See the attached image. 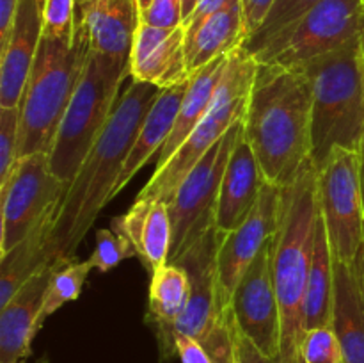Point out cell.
Returning a JSON list of instances; mask_svg holds the SVG:
<instances>
[{
	"mask_svg": "<svg viewBox=\"0 0 364 363\" xmlns=\"http://www.w3.org/2000/svg\"><path fill=\"white\" fill-rule=\"evenodd\" d=\"M160 91L162 89L156 85L132 80L119 96L109 123L85 157L57 209L48 242L52 260L73 258L100 212L114 199V187L128 152Z\"/></svg>",
	"mask_w": 364,
	"mask_h": 363,
	"instance_id": "obj_1",
	"label": "cell"
},
{
	"mask_svg": "<svg viewBox=\"0 0 364 363\" xmlns=\"http://www.w3.org/2000/svg\"><path fill=\"white\" fill-rule=\"evenodd\" d=\"M313 95L302 68L258 63L244 135L267 182L288 187L311 160Z\"/></svg>",
	"mask_w": 364,
	"mask_h": 363,
	"instance_id": "obj_2",
	"label": "cell"
},
{
	"mask_svg": "<svg viewBox=\"0 0 364 363\" xmlns=\"http://www.w3.org/2000/svg\"><path fill=\"white\" fill-rule=\"evenodd\" d=\"M318 216V171L309 160L297 180L283 187L279 226L274 237L272 270L281 310L279 363H302V312Z\"/></svg>",
	"mask_w": 364,
	"mask_h": 363,
	"instance_id": "obj_3",
	"label": "cell"
},
{
	"mask_svg": "<svg viewBox=\"0 0 364 363\" xmlns=\"http://www.w3.org/2000/svg\"><path fill=\"white\" fill-rule=\"evenodd\" d=\"M311 84V162L316 169L334 149L361 152L364 141L363 39L302 66Z\"/></svg>",
	"mask_w": 364,
	"mask_h": 363,
	"instance_id": "obj_4",
	"label": "cell"
},
{
	"mask_svg": "<svg viewBox=\"0 0 364 363\" xmlns=\"http://www.w3.org/2000/svg\"><path fill=\"white\" fill-rule=\"evenodd\" d=\"M89 53L91 45L82 27H75L73 43L70 45L41 38L18 105V159L34 153H50L60 121L85 70Z\"/></svg>",
	"mask_w": 364,
	"mask_h": 363,
	"instance_id": "obj_5",
	"label": "cell"
},
{
	"mask_svg": "<svg viewBox=\"0 0 364 363\" xmlns=\"http://www.w3.org/2000/svg\"><path fill=\"white\" fill-rule=\"evenodd\" d=\"M127 77H130L128 60L91 50L48 153L50 169L64 184H71L109 123Z\"/></svg>",
	"mask_w": 364,
	"mask_h": 363,
	"instance_id": "obj_6",
	"label": "cell"
},
{
	"mask_svg": "<svg viewBox=\"0 0 364 363\" xmlns=\"http://www.w3.org/2000/svg\"><path fill=\"white\" fill-rule=\"evenodd\" d=\"M256 71L258 63L245 52L244 46L231 53L226 73L217 88L213 103L206 116L199 121L198 127L185 139L176 153L162 167L155 169L135 199H160L164 203L173 199L174 192L191 173L192 167L235 123L244 121Z\"/></svg>",
	"mask_w": 364,
	"mask_h": 363,
	"instance_id": "obj_7",
	"label": "cell"
},
{
	"mask_svg": "<svg viewBox=\"0 0 364 363\" xmlns=\"http://www.w3.org/2000/svg\"><path fill=\"white\" fill-rule=\"evenodd\" d=\"M364 38L361 0H320L255 53L256 63L302 68L309 60Z\"/></svg>",
	"mask_w": 364,
	"mask_h": 363,
	"instance_id": "obj_8",
	"label": "cell"
},
{
	"mask_svg": "<svg viewBox=\"0 0 364 363\" xmlns=\"http://www.w3.org/2000/svg\"><path fill=\"white\" fill-rule=\"evenodd\" d=\"M244 132V121L235 123L185 177L167 203L173 226L169 262H176L205 235L217 228L220 185L235 144Z\"/></svg>",
	"mask_w": 364,
	"mask_h": 363,
	"instance_id": "obj_9",
	"label": "cell"
},
{
	"mask_svg": "<svg viewBox=\"0 0 364 363\" xmlns=\"http://www.w3.org/2000/svg\"><path fill=\"white\" fill-rule=\"evenodd\" d=\"M363 153L334 149L318 171V206L331 251L338 262L355 265L364 248Z\"/></svg>",
	"mask_w": 364,
	"mask_h": 363,
	"instance_id": "obj_10",
	"label": "cell"
},
{
	"mask_svg": "<svg viewBox=\"0 0 364 363\" xmlns=\"http://www.w3.org/2000/svg\"><path fill=\"white\" fill-rule=\"evenodd\" d=\"M68 187L50 169L48 153L16 160L7 182L0 185V256L55 216Z\"/></svg>",
	"mask_w": 364,
	"mask_h": 363,
	"instance_id": "obj_11",
	"label": "cell"
},
{
	"mask_svg": "<svg viewBox=\"0 0 364 363\" xmlns=\"http://www.w3.org/2000/svg\"><path fill=\"white\" fill-rule=\"evenodd\" d=\"M283 187L267 182L247 219L230 233H223L217 251V299L220 312H230L235 288L256 256L269 244L279 226Z\"/></svg>",
	"mask_w": 364,
	"mask_h": 363,
	"instance_id": "obj_12",
	"label": "cell"
},
{
	"mask_svg": "<svg viewBox=\"0 0 364 363\" xmlns=\"http://www.w3.org/2000/svg\"><path fill=\"white\" fill-rule=\"evenodd\" d=\"M276 237V235H274ZM274 238L262 249L231 298L235 324L269 358L279 362L281 310L272 270Z\"/></svg>",
	"mask_w": 364,
	"mask_h": 363,
	"instance_id": "obj_13",
	"label": "cell"
},
{
	"mask_svg": "<svg viewBox=\"0 0 364 363\" xmlns=\"http://www.w3.org/2000/svg\"><path fill=\"white\" fill-rule=\"evenodd\" d=\"M185 39L187 32L183 25L176 28L139 25L128 60L132 80L146 82L160 89L191 80Z\"/></svg>",
	"mask_w": 364,
	"mask_h": 363,
	"instance_id": "obj_14",
	"label": "cell"
},
{
	"mask_svg": "<svg viewBox=\"0 0 364 363\" xmlns=\"http://www.w3.org/2000/svg\"><path fill=\"white\" fill-rule=\"evenodd\" d=\"M55 269L57 258L36 273L0 308V363H23L31 354L32 340L41 330L43 301Z\"/></svg>",
	"mask_w": 364,
	"mask_h": 363,
	"instance_id": "obj_15",
	"label": "cell"
},
{
	"mask_svg": "<svg viewBox=\"0 0 364 363\" xmlns=\"http://www.w3.org/2000/svg\"><path fill=\"white\" fill-rule=\"evenodd\" d=\"M45 0H20L13 34L0 52V107H18L43 38Z\"/></svg>",
	"mask_w": 364,
	"mask_h": 363,
	"instance_id": "obj_16",
	"label": "cell"
},
{
	"mask_svg": "<svg viewBox=\"0 0 364 363\" xmlns=\"http://www.w3.org/2000/svg\"><path fill=\"white\" fill-rule=\"evenodd\" d=\"M139 25V0H87L75 11V27L84 28L92 52L116 59L130 60Z\"/></svg>",
	"mask_w": 364,
	"mask_h": 363,
	"instance_id": "obj_17",
	"label": "cell"
},
{
	"mask_svg": "<svg viewBox=\"0 0 364 363\" xmlns=\"http://www.w3.org/2000/svg\"><path fill=\"white\" fill-rule=\"evenodd\" d=\"M265 184L262 166L242 132L224 171L217 206V230L223 233L237 230L252 212Z\"/></svg>",
	"mask_w": 364,
	"mask_h": 363,
	"instance_id": "obj_18",
	"label": "cell"
},
{
	"mask_svg": "<svg viewBox=\"0 0 364 363\" xmlns=\"http://www.w3.org/2000/svg\"><path fill=\"white\" fill-rule=\"evenodd\" d=\"M112 228L132 242L137 258L149 274L169 263L173 226L167 203L135 199L128 212L114 217Z\"/></svg>",
	"mask_w": 364,
	"mask_h": 363,
	"instance_id": "obj_19",
	"label": "cell"
},
{
	"mask_svg": "<svg viewBox=\"0 0 364 363\" xmlns=\"http://www.w3.org/2000/svg\"><path fill=\"white\" fill-rule=\"evenodd\" d=\"M188 82L162 89L159 98L153 102L151 109L146 114L144 121H142L141 128L137 132V137H135L134 144L128 152L127 160H124L123 169H121L119 178H117L116 187H114V198L130 184L132 178L153 159L155 153L159 157V153L162 152L164 144H166L171 132H173L174 121H176L181 100L187 93Z\"/></svg>",
	"mask_w": 364,
	"mask_h": 363,
	"instance_id": "obj_20",
	"label": "cell"
},
{
	"mask_svg": "<svg viewBox=\"0 0 364 363\" xmlns=\"http://www.w3.org/2000/svg\"><path fill=\"white\" fill-rule=\"evenodd\" d=\"M333 330L343 363H364V292L358 265L334 260Z\"/></svg>",
	"mask_w": 364,
	"mask_h": 363,
	"instance_id": "obj_21",
	"label": "cell"
},
{
	"mask_svg": "<svg viewBox=\"0 0 364 363\" xmlns=\"http://www.w3.org/2000/svg\"><path fill=\"white\" fill-rule=\"evenodd\" d=\"M245 45L242 0L230 4L187 32L185 52L191 75L223 56H231Z\"/></svg>",
	"mask_w": 364,
	"mask_h": 363,
	"instance_id": "obj_22",
	"label": "cell"
},
{
	"mask_svg": "<svg viewBox=\"0 0 364 363\" xmlns=\"http://www.w3.org/2000/svg\"><path fill=\"white\" fill-rule=\"evenodd\" d=\"M228 63H230V56H223L192 75L187 93L181 100L173 132L164 144L162 152L156 157V169L162 167L176 153V149L183 144L185 139L198 127L199 121L206 116L213 103L217 88H219L220 80L226 73Z\"/></svg>",
	"mask_w": 364,
	"mask_h": 363,
	"instance_id": "obj_23",
	"label": "cell"
},
{
	"mask_svg": "<svg viewBox=\"0 0 364 363\" xmlns=\"http://www.w3.org/2000/svg\"><path fill=\"white\" fill-rule=\"evenodd\" d=\"M334 313V256L322 216H318L313 260L304 295V333L316 327L333 326Z\"/></svg>",
	"mask_w": 364,
	"mask_h": 363,
	"instance_id": "obj_24",
	"label": "cell"
},
{
	"mask_svg": "<svg viewBox=\"0 0 364 363\" xmlns=\"http://www.w3.org/2000/svg\"><path fill=\"white\" fill-rule=\"evenodd\" d=\"M53 219L55 216L48 217L25 241L0 256V308L6 306L36 273L53 262L48 255Z\"/></svg>",
	"mask_w": 364,
	"mask_h": 363,
	"instance_id": "obj_25",
	"label": "cell"
},
{
	"mask_svg": "<svg viewBox=\"0 0 364 363\" xmlns=\"http://www.w3.org/2000/svg\"><path fill=\"white\" fill-rule=\"evenodd\" d=\"M191 301V278L180 263H166L149 283V315L156 338L162 337Z\"/></svg>",
	"mask_w": 364,
	"mask_h": 363,
	"instance_id": "obj_26",
	"label": "cell"
},
{
	"mask_svg": "<svg viewBox=\"0 0 364 363\" xmlns=\"http://www.w3.org/2000/svg\"><path fill=\"white\" fill-rule=\"evenodd\" d=\"M92 265L89 260L78 262L73 258H57V269L50 280L48 290H46L45 301H43L41 315H39V324H45L50 315L63 308L64 305L71 301H77L84 288L85 280L89 276V270Z\"/></svg>",
	"mask_w": 364,
	"mask_h": 363,
	"instance_id": "obj_27",
	"label": "cell"
},
{
	"mask_svg": "<svg viewBox=\"0 0 364 363\" xmlns=\"http://www.w3.org/2000/svg\"><path fill=\"white\" fill-rule=\"evenodd\" d=\"M320 0H276L272 9L267 14L262 27L245 41L244 50L249 56H255L259 48L267 45L274 36L279 34L287 27L304 16L311 7H315Z\"/></svg>",
	"mask_w": 364,
	"mask_h": 363,
	"instance_id": "obj_28",
	"label": "cell"
},
{
	"mask_svg": "<svg viewBox=\"0 0 364 363\" xmlns=\"http://www.w3.org/2000/svg\"><path fill=\"white\" fill-rule=\"evenodd\" d=\"M134 256H137V253L124 235L114 228H103L96 231V244L89 256V263L100 273H109L121 262Z\"/></svg>",
	"mask_w": 364,
	"mask_h": 363,
	"instance_id": "obj_29",
	"label": "cell"
},
{
	"mask_svg": "<svg viewBox=\"0 0 364 363\" xmlns=\"http://www.w3.org/2000/svg\"><path fill=\"white\" fill-rule=\"evenodd\" d=\"M301 362L343 363V352L333 326L306 331L301 344Z\"/></svg>",
	"mask_w": 364,
	"mask_h": 363,
	"instance_id": "obj_30",
	"label": "cell"
},
{
	"mask_svg": "<svg viewBox=\"0 0 364 363\" xmlns=\"http://www.w3.org/2000/svg\"><path fill=\"white\" fill-rule=\"evenodd\" d=\"M75 0H45L43 7V38L60 43H73Z\"/></svg>",
	"mask_w": 364,
	"mask_h": 363,
	"instance_id": "obj_31",
	"label": "cell"
},
{
	"mask_svg": "<svg viewBox=\"0 0 364 363\" xmlns=\"http://www.w3.org/2000/svg\"><path fill=\"white\" fill-rule=\"evenodd\" d=\"M20 107H0V185L6 184L18 160Z\"/></svg>",
	"mask_w": 364,
	"mask_h": 363,
	"instance_id": "obj_32",
	"label": "cell"
},
{
	"mask_svg": "<svg viewBox=\"0 0 364 363\" xmlns=\"http://www.w3.org/2000/svg\"><path fill=\"white\" fill-rule=\"evenodd\" d=\"M141 23L160 28H176L183 25V0H151L141 11Z\"/></svg>",
	"mask_w": 364,
	"mask_h": 363,
	"instance_id": "obj_33",
	"label": "cell"
},
{
	"mask_svg": "<svg viewBox=\"0 0 364 363\" xmlns=\"http://www.w3.org/2000/svg\"><path fill=\"white\" fill-rule=\"evenodd\" d=\"M276 0H242V13H244L245 41L262 27L267 14L272 9Z\"/></svg>",
	"mask_w": 364,
	"mask_h": 363,
	"instance_id": "obj_34",
	"label": "cell"
},
{
	"mask_svg": "<svg viewBox=\"0 0 364 363\" xmlns=\"http://www.w3.org/2000/svg\"><path fill=\"white\" fill-rule=\"evenodd\" d=\"M233 2H237V0H198L194 9H192V13L188 14L183 21L185 32L194 31L203 20H206V18L212 16V14L219 13L220 9H224V7H228Z\"/></svg>",
	"mask_w": 364,
	"mask_h": 363,
	"instance_id": "obj_35",
	"label": "cell"
},
{
	"mask_svg": "<svg viewBox=\"0 0 364 363\" xmlns=\"http://www.w3.org/2000/svg\"><path fill=\"white\" fill-rule=\"evenodd\" d=\"M176 354L181 363H215L205 347L191 337H176Z\"/></svg>",
	"mask_w": 364,
	"mask_h": 363,
	"instance_id": "obj_36",
	"label": "cell"
},
{
	"mask_svg": "<svg viewBox=\"0 0 364 363\" xmlns=\"http://www.w3.org/2000/svg\"><path fill=\"white\" fill-rule=\"evenodd\" d=\"M235 352H237L238 363H279L277 359L263 354L249 338L240 333L237 324H235Z\"/></svg>",
	"mask_w": 364,
	"mask_h": 363,
	"instance_id": "obj_37",
	"label": "cell"
},
{
	"mask_svg": "<svg viewBox=\"0 0 364 363\" xmlns=\"http://www.w3.org/2000/svg\"><path fill=\"white\" fill-rule=\"evenodd\" d=\"M20 0H0V52L6 48L13 34Z\"/></svg>",
	"mask_w": 364,
	"mask_h": 363,
	"instance_id": "obj_38",
	"label": "cell"
},
{
	"mask_svg": "<svg viewBox=\"0 0 364 363\" xmlns=\"http://www.w3.org/2000/svg\"><path fill=\"white\" fill-rule=\"evenodd\" d=\"M355 265H358L359 280H361V287H363V292H364V248H363L361 255H359V258H358V263H355Z\"/></svg>",
	"mask_w": 364,
	"mask_h": 363,
	"instance_id": "obj_39",
	"label": "cell"
},
{
	"mask_svg": "<svg viewBox=\"0 0 364 363\" xmlns=\"http://www.w3.org/2000/svg\"><path fill=\"white\" fill-rule=\"evenodd\" d=\"M196 2H198V0H183V21H185V18L192 13Z\"/></svg>",
	"mask_w": 364,
	"mask_h": 363,
	"instance_id": "obj_40",
	"label": "cell"
},
{
	"mask_svg": "<svg viewBox=\"0 0 364 363\" xmlns=\"http://www.w3.org/2000/svg\"><path fill=\"white\" fill-rule=\"evenodd\" d=\"M149 2H151V0H139V9H146V7L149 6Z\"/></svg>",
	"mask_w": 364,
	"mask_h": 363,
	"instance_id": "obj_41",
	"label": "cell"
},
{
	"mask_svg": "<svg viewBox=\"0 0 364 363\" xmlns=\"http://www.w3.org/2000/svg\"><path fill=\"white\" fill-rule=\"evenodd\" d=\"M85 2H87V0H75V6H77V9H80V7L84 6ZM77 9H75V11H77Z\"/></svg>",
	"mask_w": 364,
	"mask_h": 363,
	"instance_id": "obj_42",
	"label": "cell"
},
{
	"mask_svg": "<svg viewBox=\"0 0 364 363\" xmlns=\"http://www.w3.org/2000/svg\"><path fill=\"white\" fill-rule=\"evenodd\" d=\"M361 173H363V198H364V157H363V169H361Z\"/></svg>",
	"mask_w": 364,
	"mask_h": 363,
	"instance_id": "obj_43",
	"label": "cell"
},
{
	"mask_svg": "<svg viewBox=\"0 0 364 363\" xmlns=\"http://www.w3.org/2000/svg\"><path fill=\"white\" fill-rule=\"evenodd\" d=\"M23 363H25V362H23ZM39 363H48V362H46V358H43L41 362H39Z\"/></svg>",
	"mask_w": 364,
	"mask_h": 363,
	"instance_id": "obj_44",
	"label": "cell"
},
{
	"mask_svg": "<svg viewBox=\"0 0 364 363\" xmlns=\"http://www.w3.org/2000/svg\"><path fill=\"white\" fill-rule=\"evenodd\" d=\"M363 57H364V38H363Z\"/></svg>",
	"mask_w": 364,
	"mask_h": 363,
	"instance_id": "obj_45",
	"label": "cell"
},
{
	"mask_svg": "<svg viewBox=\"0 0 364 363\" xmlns=\"http://www.w3.org/2000/svg\"><path fill=\"white\" fill-rule=\"evenodd\" d=\"M361 153H363V157H364V141H363V149H361Z\"/></svg>",
	"mask_w": 364,
	"mask_h": 363,
	"instance_id": "obj_46",
	"label": "cell"
},
{
	"mask_svg": "<svg viewBox=\"0 0 364 363\" xmlns=\"http://www.w3.org/2000/svg\"><path fill=\"white\" fill-rule=\"evenodd\" d=\"M235 354H237V352H235ZM235 363H238V359H235Z\"/></svg>",
	"mask_w": 364,
	"mask_h": 363,
	"instance_id": "obj_47",
	"label": "cell"
},
{
	"mask_svg": "<svg viewBox=\"0 0 364 363\" xmlns=\"http://www.w3.org/2000/svg\"><path fill=\"white\" fill-rule=\"evenodd\" d=\"M361 2H363V6H364V0H361Z\"/></svg>",
	"mask_w": 364,
	"mask_h": 363,
	"instance_id": "obj_48",
	"label": "cell"
}]
</instances>
